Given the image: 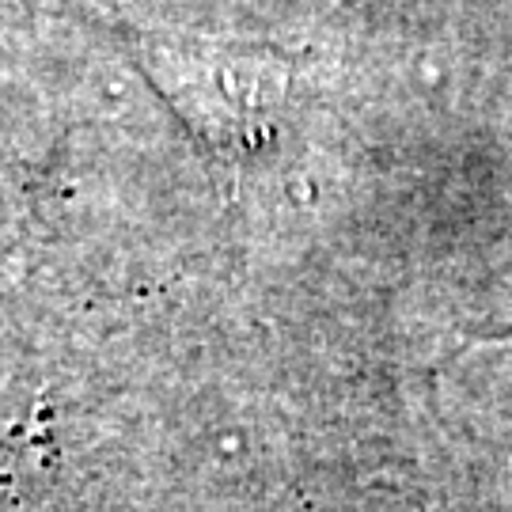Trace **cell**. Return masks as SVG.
Wrapping results in <instances>:
<instances>
[{
    "label": "cell",
    "mask_w": 512,
    "mask_h": 512,
    "mask_svg": "<svg viewBox=\"0 0 512 512\" xmlns=\"http://www.w3.org/2000/svg\"><path fill=\"white\" fill-rule=\"evenodd\" d=\"M141 65L183 126L224 164L236 167L270 145L285 95V65L274 54L220 42H152Z\"/></svg>",
    "instance_id": "1"
}]
</instances>
